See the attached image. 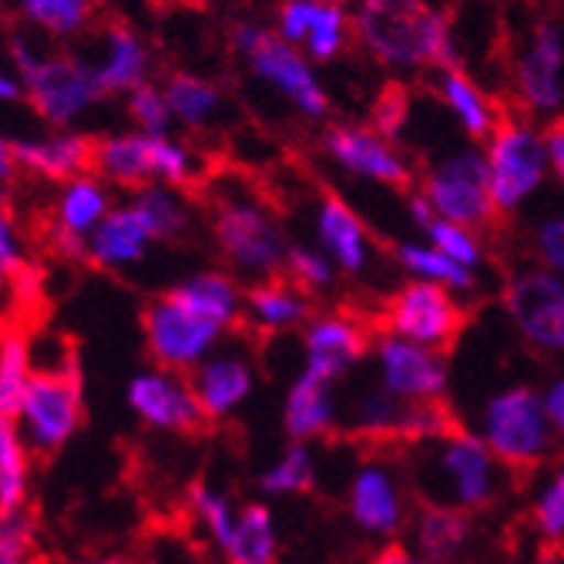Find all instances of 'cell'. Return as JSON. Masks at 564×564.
<instances>
[{
	"label": "cell",
	"mask_w": 564,
	"mask_h": 564,
	"mask_svg": "<svg viewBox=\"0 0 564 564\" xmlns=\"http://www.w3.org/2000/svg\"><path fill=\"white\" fill-rule=\"evenodd\" d=\"M410 477L423 501L477 514L505 494L508 467L490 454L477 431L451 427L447 434L413 447Z\"/></svg>",
	"instance_id": "cell-1"
},
{
	"label": "cell",
	"mask_w": 564,
	"mask_h": 564,
	"mask_svg": "<svg viewBox=\"0 0 564 564\" xmlns=\"http://www.w3.org/2000/svg\"><path fill=\"white\" fill-rule=\"evenodd\" d=\"M352 34L390 67L441 70L457 64L451 21L431 0H357Z\"/></svg>",
	"instance_id": "cell-2"
},
{
	"label": "cell",
	"mask_w": 564,
	"mask_h": 564,
	"mask_svg": "<svg viewBox=\"0 0 564 564\" xmlns=\"http://www.w3.org/2000/svg\"><path fill=\"white\" fill-rule=\"evenodd\" d=\"M8 54L28 105L51 128H70L105 98V88L88 57L44 51L24 34L8 41Z\"/></svg>",
	"instance_id": "cell-3"
},
{
	"label": "cell",
	"mask_w": 564,
	"mask_h": 564,
	"mask_svg": "<svg viewBox=\"0 0 564 564\" xmlns=\"http://www.w3.org/2000/svg\"><path fill=\"white\" fill-rule=\"evenodd\" d=\"M477 434L508 470L541 467L557 444L541 390L531 383H508L487 393L477 410Z\"/></svg>",
	"instance_id": "cell-4"
},
{
	"label": "cell",
	"mask_w": 564,
	"mask_h": 564,
	"mask_svg": "<svg viewBox=\"0 0 564 564\" xmlns=\"http://www.w3.org/2000/svg\"><path fill=\"white\" fill-rule=\"evenodd\" d=\"M198 155L175 134H145V131H115L95 141V165L111 188H141V185H172L185 188L198 178Z\"/></svg>",
	"instance_id": "cell-5"
},
{
	"label": "cell",
	"mask_w": 564,
	"mask_h": 564,
	"mask_svg": "<svg viewBox=\"0 0 564 564\" xmlns=\"http://www.w3.org/2000/svg\"><path fill=\"white\" fill-rule=\"evenodd\" d=\"M212 236H216L229 269L249 279V286L279 275L286 265V232L272 216V208L249 192L236 188L219 195L216 208H212Z\"/></svg>",
	"instance_id": "cell-6"
},
{
	"label": "cell",
	"mask_w": 564,
	"mask_h": 564,
	"mask_svg": "<svg viewBox=\"0 0 564 564\" xmlns=\"http://www.w3.org/2000/svg\"><path fill=\"white\" fill-rule=\"evenodd\" d=\"M14 423L31 454H57L85 423V390L78 364L34 367Z\"/></svg>",
	"instance_id": "cell-7"
},
{
	"label": "cell",
	"mask_w": 564,
	"mask_h": 564,
	"mask_svg": "<svg viewBox=\"0 0 564 564\" xmlns=\"http://www.w3.org/2000/svg\"><path fill=\"white\" fill-rule=\"evenodd\" d=\"M232 47L236 54L246 57L252 75L265 88H272L282 101H290L296 115L310 121H323L329 115V95L323 82L316 78L313 61L293 44L282 41L275 31L242 21L232 28Z\"/></svg>",
	"instance_id": "cell-8"
},
{
	"label": "cell",
	"mask_w": 564,
	"mask_h": 564,
	"mask_svg": "<svg viewBox=\"0 0 564 564\" xmlns=\"http://www.w3.org/2000/svg\"><path fill=\"white\" fill-rule=\"evenodd\" d=\"M484 162H487V185L494 205H498V216L501 212H518L541 192L551 172L544 131H538L524 118H501L487 138Z\"/></svg>",
	"instance_id": "cell-9"
},
{
	"label": "cell",
	"mask_w": 564,
	"mask_h": 564,
	"mask_svg": "<svg viewBox=\"0 0 564 564\" xmlns=\"http://www.w3.org/2000/svg\"><path fill=\"white\" fill-rule=\"evenodd\" d=\"M141 333H145L152 364L185 377L198 364H205L226 339V329L188 310L175 293H162L149 303L145 316H141Z\"/></svg>",
	"instance_id": "cell-10"
},
{
	"label": "cell",
	"mask_w": 564,
	"mask_h": 564,
	"mask_svg": "<svg viewBox=\"0 0 564 564\" xmlns=\"http://www.w3.org/2000/svg\"><path fill=\"white\" fill-rule=\"evenodd\" d=\"M420 192L427 195L437 219L467 226V229H487L498 216V205L490 198L487 185V162L484 152L460 149L444 159H437L423 172Z\"/></svg>",
	"instance_id": "cell-11"
},
{
	"label": "cell",
	"mask_w": 564,
	"mask_h": 564,
	"mask_svg": "<svg viewBox=\"0 0 564 564\" xmlns=\"http://www.w3.org/2000/svg\"><path fill=\"white\" fill-rule=\"evenodd\" d=\"M464 323H467V310L460 296L437 286V282H423V279H406L383 306L387 333L441 349V352L457 343V336L464 333Z\"/></svg>",
	"instance_id": "cell-12"
},
{
	"label": "cell",
	"mask_w": 564,
	"mask_h": 564,
	"mask_svg": "<svg viewBox=\"0 0 564 564\" xmlns=\"http://www.w3.org/2000/svg\"><path fill=\"white\" fill-rule=\"evenodd\" d=\"M346 514L352 528L390 541L410 524V487L397 464L387 457H367L352 467L346 480Z\"/></svg>",
	"instance_id": "cell-13"
},
{
	"label": "cell",
	"mask_w": 564,
	"mask_h": 564,
	"mask_svg": "<svg viewBox=\"0 0 564 564\" xmlns=\"http://www.w3.org/2000/svg\"><path fill=\"white\" fill-rule=\"evenodd\" d=\"M373 383H380L400 403H444L451 390V367L441 349L410 343L393 333H380L370 343Z\"/></svg>",
	"instance_id": "cell-14"
},
{
	"label": "cell",
	"mask_w": 564,
	"mask_h": 564,
	"mask_svg": "<svg viewBox=\"0 0 564 564\" xmlns=\"http://www.w3.org/2000/svg\"><path fill=\"white\" fill-rule=\"evenodd\" d=\"M505 310L528 349L538 357H564V275L524 269L508 282Z\"/></svg>",
	"instance_id": "cell-15"
},
{
	"label": "cell",
	"mask_w": 564,
	"mask_h": 564,
	"mask_svg": "<svg viewBox=\"0 0 564 564\" xmlns=\"http://www.w3.org/2000/svg\"><path fill=\"white\" fill-rule=\"evenodd\" d=\"M124 403L138 423L162 434H195L205 423L192 380L165 367H149L134 373L124 387Z\"/></svg>",
	"instance_id": "cell-16"
},
{
	"label": "cell",
	"mask_w": 564,
	"mask_h": 564,
	"mask_svg": "<svg viewBox=\"0 0 564 564\" xmlns=\"http://www.w3.org/2000/svg\"><path fill=\"white\" fill-rule=\"evenodd\" d=\"M370 343L373 339L367 326L352 313L343 310L316 313L303 326V373L336 387L343 377H349L364 364Z\"/></svg>",
	"instance_id": "cell-17"
},
{
	"label": "cell",
	"mask_w": 564,
	"mask_h": 564,
	"mask_svg": "<svg viewBox=\"0 0 564 564\" xmlns=\"http://www.w3.org/2000/svg\"><path fill=\"white\" fill-rule=\"evenodd\" d=\"M323 149L329 162L352 178L380 182L390 188H406L413 178L406 159L393 149V141L367 124H333L323 138Z\"/></svg>",
	"instance_id": "cell-18"
},
{
	"label": "cell",
	"mask_w": 564,
	"mask_h": 564,
	"mask_svg": "<svg viewBox=\"0 0 564 564\" xmlns=\"http://www.w3.org/2000/svg\"><path fill=\"white\" fill-rule=\"evenodd\" d=\"M115 208L111 185L98 172H85L57 185L54 208H51V229L61 252L85 259V246L91 232L105 223Z\"/></svg>",
	"instance_id": "cell-19"
},
{
	"label": "cell",
	"mask_w": 564,
	"mask_h": 564,
	"mask_svg": "<svg viewBox=\"0 0 564 564\" xmlns=\"http://www.w3.org/2000/svg\"><path fill=\"white\" fill-rule=\"evenodd\" d=\"M275 34L310 61H333L349 41V18L333 0H279Z\"/></svg>",
	"instance_id": "cell-20"
},
{
	"label": "cell",
	"mask_w": 564,
	"mask_h": 564,
	"mask_svg": "<svg viewBox=\"0 0 564 564\" xmlns=\"http://www.w3.org/2000/svg\"><path fill=\"white\" fill-rule=\"evenodd\" d=\"M564 34L557 24L541 21L531 31L524 54L514 64V88L528 111L554 115L564 105Z\"/></svg>",
	"instance_id": "cell-21"
},
{
	"label": "cell",
	"mask_w": 564,
	"mask_h": 564,
	"mask_svg": "<svg viewBox=\"0 0 564 564\" xmlns=\"http://www.w3.org/2000/svg\"><path fill=\"white\" fill-rule=\"evenodd\" d=\"M188 380L205 420H229L252 400L259 373L256 364L249 360V352L219 346L205 364H198L188 373Z\"/></svg>",
	"instance_id": "cell-22"
},
{
	"label": "cell",
	"mask_w": 564,
	"mask_h": 564,
	"mask_svg": "<svg viewBox=\"0 0 564 564\" xmlns=\"http://www.w3.org/2000/svg\"><path fill=\"white\" fill-rule=\"evenodd\" d=\"M313 236H316V246L329 256V262L343 275H364L370 269V262H373L370 229L339 195L326 192L316 202Z\"/></svg>",
	"instance_id": "cell-23"
},
{
	"label": "cell",
	"mask_w": 564,
	"mask_h": 564,
	"mask_svg": "<svg viewBox=\"0 0 564 564\" xmlns=\"http://www.w3.org/2000/svg\"><path fill=\"white\" fill-rule=\"evenodd\" d=\"M14 149H18V165L28 175L54 185L85 175L95 165V141L75 128H51L34 138H18Z\"/></svg>",
	"instance_id": "cell-24"
},
{
	"label": "cell",
	"mask_w": 564,
	"mask_h": 564,
	"mask_svg": "<svg viewBox=\"0 0 564 564\" xmlns=\"http://www.w3.org/2000/svg\"><path fill=\"white\" fill-rule=\"evenodd\" d=\"M406 538L420 557H427L434 564H457L467 557V551L477 541L474 514L457 511L451 505L420 501L410 514Z\"/></svg>",
	"instance_id": "cell-25"
},
{
	"label": "cell",
	"mask_w": 564,
	"mask_h": 564,
	"mask_svg": "<svg viewBox=\"0 0 564 564\" xmlns=\"http://www.w3.org/2000/svg\"><path fill=\"white\" fill-rule=\"evenodd\" d=\"M105 95H131L152 82V51L138 31L108 24L98 37V54L88 57Z\"/></svg>",
	"instance_id": "cell-26"
},
{
	"label": "cell",
	"mask_w": 564,
	"mask_h": 564,
	"mask_svg": "<svg viewBox=\"0 0 564 564\" xmlns=\"http://www.w3.org/2000/svg\"><path fill=\"white\" fill-rule=\"evenodd\" d=\"M155 239L145 229V223L138 219V212L131 208V202H115V208L105 216V223L91 232L88 246H85V259L98 269L108 272H121L138 265L152 252Z\"/></svg>",
	"instance_id": "cell-27"
},
{
	"label": "cell",
	"mask_w": 564,
	"mask_h": 564,
	"mask_svg": "<svg viewBox=\"0 0 564 564\" xmlns=\"http://www.w3.org/2000/svg\"><path fill=\"white\" fill-rule=\"evenodd\" d=\"M336 423H339L336 387L300 370V377L286 390V400H282V431L296 444H313L326 437Z\"/></svg>",
	"instance_id": "cell-28"
},
{
	"label": "cell",
	"mask_w": 564,
	"mask_h": 564,
	"mask_svg": "<svg viewBox=\"0 0 564 564\" xmlns=\"http://www.w3.org/2000/svg\"><path fill=\"white\" fill-rule=\"evenodd\" d=\"M188 310L205 316L208 323H216L219 329H236L246 319V290L232 272L223 269H202L185 275L178 286H172Z\"/></svg>",
	"instance_id": "cell-29"
},
{
	"label": "cell",
	"mask_w": 564,
	"mask_h": 564,
	"mask_svg": "<svg viewBox=\"0 0 564 564\" xmlns=\"http://www.w3.org/2000/svg\"><path fill=\"white\" fill-rule=\"evenodd\" d=\"M310 316H313L310 293H303L293 279L272 275V279L252 282L246 290V319L265 336L303 329Z\"/></svg>",
	"instance_id": "cell-30"
},
{
	"label": "cell",
	"mask_w": 564,
	"mask_h": 564,
	"mask_svg": "<svg viewBox=\"0 0 564 564\" xmlns=\"http://www.w3.org/2000/svg\"><path fill=\"white\" fill-rule=\"evenodd\" d=\"M437 91H441V101L447 105V111L454 115V121L464 128L467 138L487 141L490 131L498 128V121H501L498 108H494V101L477 88V82L460 64L437 70Z\"/></svg>",
	"instance_id": "cell-31"
},
{
	"label": "cell",
	"mask_w": 564,
	"mask_h": 564,
	"mask_svg": "<svg viewBox=\"0 0 564 564\" xmlns=\"http://www.w3.org/2000/svg\"><path fill=\"white\" fill-rule=\"evenodd\" d=\"M229 564H275L279 557V521L265 501L239 505L232 538L223 547Z\"/></svg>",
	"instance_id": "cell-32"
},
{
	"label": "cell",
	"mask_w": 564,
	"mask_h": 564,
	"mask_svg": "<svg viewBox=\"0 0 564 564\" xmlns=\"http://www.w3.org/2000/svg\"><path fill=\"white\" fill-rule=\"evenodd\" d=\"M165 101L175 118V128L185 131H202L223 111V91L216 82L202 75H172L165 85Z\"/></svg>",
	"instance_id": "cell-33"
},
{
	"label": "cell",
	"mask_w": 564,
	"mask_h": 564,
	"mask_svg": "<svg viewBox=\"0 0 564 564\" xmlns=\"http://www.w3.org/2000/svg\"><path fill=\"white\" fill-rule=\"evenodd\" d=\"M131 208L138 212V219L145 223V229L152 232L155 242H172L188 229V198L182 195V188L172 185H141L128 195Z\"/></svg>",
	"instance_id": "cell-34"
},
{
	"label": "cell",
	"mask_w": 564,
	"mask_h": 564,
	"mask_svg": "<svg viewBox=\"0 0 564 564\" xmlns=\"http://www.w3.org/2000/svg\"><path fill=\"white\" fill-rule=\"evenodd\" d=\"M397 265L410 279L437 282V286H444V290H451L457 296L477 290V272L474 269H464L460 262H454L451 256H444L431 242H400L397 246Z\"/></svg>",
	"instance_id": "cell-35"
},
{
	"label": "cell",
	"mask_w": 564,
	"mask_h": 564,
	"mask_svg": "<svg viewBox=\"0 0 564 564\" xmlns=\"http://www.w3.org/2000/svg\"><path fill=\"white\" fill-rule=\"evenodd\" d=\"M403 410H406V403L390 397L380 383H370V387L357 390V397L349 400L346 423L352 434L367 437V441H400Z\"/></svg>",
	"instance_id": "cell-36"
},
{
	"label": "cell",
	"mask_w": 564,
	"mask_h": 564,
	"mask_svg": "<svg viewBox=\"0 0 564 564\" xmlns=\"http://www.w3.org/2000/svg\"><path fill=\"white\" fill-rule=\"evenodd\" d=\"M31 494V447L24 444L18 423L0 416V508H28Z\"/></svg>",
	"instance_id": "cell-37"
},
{
	"label": "cell",
	"mask_w": 564,
	"mask_h": 564,
	"mask_svg": "<svg viewBox=\"0 0 564 564\" xmlns=\"http://www.w3.org/2000/svg\"><path fill=\"white\" fill-rule=\"evenodd\" d=\"M18 14L44 37H78L95 21V0H14Z\"/></svg>",
	"instance_id": "cell-38"
},
{
	"label": "cell",
	"mask_w": 564,
	"mask_h": 564,
	"mask_svg": "<svg viewBox=\"0 0 564 564\" xmlns=\"http://www.w3.org/2000/svg\"><path fill=\"white\" fill-rule=\"evenodd\" d=\"M313 480H316V457L310 444L290 441V447L259 474L256 487L265 498H296V494H306L313 487Z\"/></svg>",
	"instance_id": "cell-39"
},
{
	"label": "cell",
	"mask_w": 564,
	"mask_h": 564,
	"mask_svg": "<svg viewBox=\"0 0 564 564\" xmlns=\"http://www.w3.org/2000/svg\"><path fill=\"white\" fill-rule=\"evenodd\" d=\"M34 373V352L21 333L0 336V416H11L21 406V397Z\"/></svg>",
	"instance_id": "cell-40"
},
{
	"label": "cell",
	"mask_w": 564,
	"mask_h": 564,
	"mask_svg": "<svg viewBox=\"0 0 564 564\" xmlns=\"http://www.w3.org/2000/svg\"><path fill=\"white\" fill-rule=\"evenodd\" d=\"M531 524L547 547H564V460L541 474L531 494Z\"/></svg>",
	"instance_id": "cell-41"
},
{
	"label": "cell",
	"mask_w": 564,
	"mask_h": 564,
	"mask_svg": "<svg viewBox=\"0 0 564 564\" xmlns=\"http://www.w3.org/2000/svg\"><path fill=\"white\" fill-rule=\"evenodd\" d=\"M188 511H192V521L202 528V534L223 551L226 541L232 538V528H236V518H239V505L219 487L195 484L188 490Z\"/></svg>",
	"instance_id": "cell-42"
},
{
	"label": "cell",
	"mask_w": 564,
	"mask_h": 564,
	"mask_svg": "<svg viewBox=\"0 0 564 564\" xmlns=\"http://www.w3.org/2000/svg\"><path fill=\"white\" fill-rule=\"evenodd\" d=\"M286 279H293L303 293H323V290H333V282L339 275V269L329 262V256L319 249V246H290L286 252Z\"/></svg>",
	"instance_id": "cell-43"
},
{
	"label": "cell",
	"mask_w": 564,
	"mask_h": 564,
	"mask_svg": "<svg viewBox=\"0 0 564 564\" xmlns=\"http://www.w3.org/2000/svg\"><path fill=\"white\" fill-rule=\"evenodd\" d=\"M124 108H128V118H131V128L134 131H145V134H175V118L169 111V101H165V88L149 82L134 88L131 95H124Z\"/></svg>",
	"instance_id": "cell-44"
},
{
	"label": "cell",
	"mask_w": 564,
	"mask_h": 564,
	"mask_svg": "<svg viewBox=\"0 0 564 564\" xmlns=\"http://www.w3.org/2000/svg\"><path fill=\"white\" fill-rule=\"evenodd\" d=\"M427 242L437 246L454 262H460L464 269L477 272L484 265V242H480L477 229H467V226H457V223H447V219H434L427 226Z\"/></svg>",
	"instance_id": "cell-45"
},
{
	"label": "cell",
	"mask_w": 564,
	"mask_h": 564,
	"mask_svg": "<svg viewBox=\"0 0 564 564\" xmlns=\"http://www.w3.org/2000/svg\"><path fill=\"white\" fill-rule=\"evenodd\" d=\"M451 427H454V420L444 403H406L400 441L416 447V444H427V441L447 434Z\"/></svg>",
	"instance_id": "cell-46"
},
{
	"label": "cell",
	"mask_w": 564,
	"mask_h": 564,
	"mask_svg": "<svg viewBox=\"0 0 564 564\" xmlns=\"http://www.w3.org/2000/svg\"><path fill=\"white\" fill-rule=\"evenodd\" d=\"M534 259L541 269L564 275V208H554L531 232Z\"/></svg>",
	"instance_id": "cell-47"
},
{
	"label": "cell",
	"mask_w": 564,
	"mask_h": 564,
	"mask_svg": "<svg viewBox=\"0 0 564 564\" xmlns=\"http://www.w3.org/2000/svg\"><path fill=\"white\" fill-rule=\"evenodd\" d=\"M28 265V252H24V236L21 226L11 212L0 205V286L21 279Z\"/></svg>",
	"instance_id": "cell-48"
},
{
	"label": "cell",
	"mask_w": 564,
	"mask_h": 564,
	"mask_svg": "<svg viewBox=\"0 0 564 564\" xmlns=\"http://www.w3.org/2000/svg\"><path fill=\"white\" fill-rule=\"evenodd\" d=\"M406 121V91L400 88H390L380 101H377V118H373V128L383 134V138H393Z\"/></svg>",
	"instance_id": "cell-49"
},
{
	"label": "cell",
	"mask_w": 564,
	"mask_h": 564,
	"mask_svg": "<svg viewBox=\"0 0 564 564\" xmlns=\"http://www.w3.org/2000/svg\"><path fill=\"white\" fill-rule=\"evenodd\" d=\"M541 400H544V413L551 420V427L557 434V441H564V373L551 377L541 387Z\"/></svg>",
	"instance_id": "cell-50"
},
{
	"label": "cell",
	"mask_w": 564,
	"mask_h": 564,
	"mask_svg": "<svg viewBox=\"0 0 564 564\" xmlns=\"http://www.w3.org/2000/svg\"><path fill=\"white\" fill-rule=\"evenodd\" d=\"M544 145H547V169L557 178V185L564 188V118H557L544 128Z\"/></svg>",
	"instance_id": "cell-51"
},
{
	"label": "cell",
	"mask_w": 564,
	"mask_h": 564,
	"mask_svg": "<svg viewBox=\"0 0 564 564\" xmlns=\"http://www.w3.org/2000/svg\"><path fill=\"white\" fill-rule=\"evenodd\" d=\"M370 564H434L427 557H420L410 544H387L373 554Z\"/></svg>",
	"instance_id": "cell-52"
},
{
	"label": "cell",
	"mask_w": 564,
	"mask_h": 564,
	"mask_svg": "<svg viewBox=\"0 0 564 564\" xmlns=\"http://www.w3.org/2000/svg\"><path fill=\"white\" fill-rule=\"evenodd\" d=\"M18 149H14V138H8L4 131H0V192H4L14 175H18Z\"/></svg>",
	"instance_id": "cell-53"
},
{
	"label": "cell",
	"mask_w": 564,
	"mask_h": 564,
	"mask_svg": "<svg viewBox=\"0 0 564 564\" xmlns=\"http://www.w3.org/2000/svg\"><path fill=\"white\" fill-rule=\"evenodd\" d=\"M406 216H410V223L420 226L423 232H427V226L437 219V216H434V208H431V202H427V195H423V192H413V195L406 198Z\"/></svg>",
	"instance_id": "cell-54"
},
{
	"label": "cell",
	"mask_w": 564,
	"mask_h": 564,
	"mask_svg": "<svg viewBox=\"0 0 564 564\" xmlns=\"http://www.w3.org/2000/svg\"><path fill=\"white\" fill-rule=\"evenodd\" d=\"M0 564H34V541H0Z\"/></svg>",
	"instance_id": "cell-55"
},
{
	"label": "cell",
	"mask_w": 564,
	"mask_h": 564,
	"mask_svg": "<svg viewBox=\"0 0 564 564\" xmlns=\"http://www.w3.org/2000/svg\"><path fill=\"white\" fill-rule=\"evenodd\" d=\"M21 95H24V91H21V82H18L14 70L0 67V105H11V101H18Z\"/></svg>",
	"instance_id": "cell-56"
},
{
	"label": "cell",
	"mask_w": 564,
	"mask_h": 564,
	"mask_svg": "<svg viewBox=\"0 0 564 564\" xmlns=\"http://www.w3.org/2000/svg\"><path fill=\"white\" fill-rule=\"evenodd\" d=\"M67 564H128V557H121V554H82V557H70Z\"/></svg>",
	"instance_id": "cell-57"
},
{
	"label": "cell",
	"mask_w": 564,
	"mask_h": 564,
	"mask_svg": "<svg viewBox=\"0 0 564 564\" xmlns=\"http://www.w3.org/2000/svg\"><path fill=\"white\" fill-rule=\"evenodd\" d=\"M538 564H564V547H547V551L538 557Z\"/></svg>",
	"instance_id": "cell-58"
},
{
	"label": "cell",
	"mask_w": 564,
	"mask_h": 564,
	"mask_svg": "<svg viewBox=\"0 0 564 564\" xmlns=\"http://www.w3.org/2000/svg\"><path fill=\"white\" fill-rule=\"evenodd\" d=\"M333 4H346V0H333Z\"/></svg>",
	"instance_id": "cell-59"
},
{
	"label": "cell",
	"mask_w": 564,
	"mask_h": 564,
	"mask_svg": "<svg viewBox=\"0 0 564 564\" xmlns=\"http://www.w3.org/2000/svg\"><path fill=\"white\" fill-rule=\"evenodd\" d=\"M0 8H4V0H0Z\"/></svg>",
	"instance_id": "cell-60"
}]
</instances>
